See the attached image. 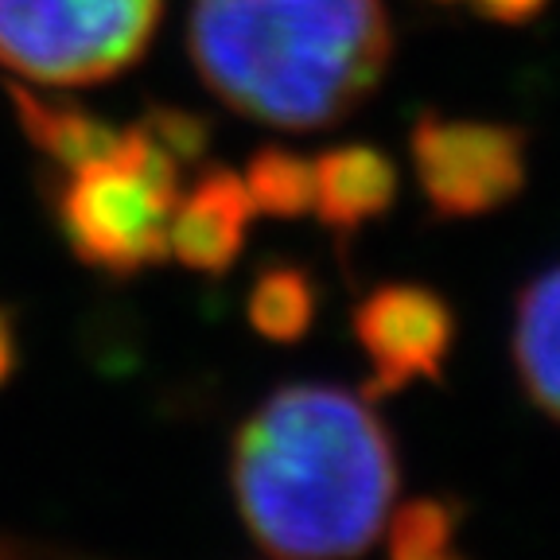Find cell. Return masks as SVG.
<instances>
[{
	"mask_svg": "<svg viewBox=\"0 0 560 560\" xmlns=\"http://www.w3.org/2000/svg\"><path fill=\"white\" fill-rule=\"evenodd\" d=\"M245 529L280 560H354L397 499V447L366 394L296 382L269 394L230 447Z\"/></svg>",
	"mask_w": 560,
	"mask_h": 560,
	"instance_id": "1",
	"label": "cell"
},
{
	"mask_svg": "<svg viewBox=\"0 0 560 560\" xmlns=\"http://www.w3.org/2000/svg\"><path fill=\"white\" fill-rule=\"evenodd\" d=\"M187 47L234 114L307 132L382 86L394 24L382 0H195Z\"/></svg>",
	"mask_w": 560,
	"mask_h": 560,
	"instance_id": "2",
	"label": "cell"
},
{
	"mask_svg": "<svg viewBox=\"0 0 560 560\" xmlns=\"http://www.w3.org/2000/svg\"><path fill=\"white\" fill-rule=\"evenodd\" d=\"M179 167L137 121L109 156L67 167L51 184V214L70 254L114 280L164 261Z\"/></svg>",
	"mask_w": 560,
	"mask_h": 560,
	"instance_id": "3",
	"label": "cell"
},
{
	"mask_svg": "<svg viewBox=\"0 0 560 560\" xmlns=\"http://www.w3.org/2000/svg\"><path fill=\"white\" fill-rule=\"evenodd\" d=\"M164 0H0V62L27 82L90 86L149 51Z\"/></svg>",
	"mask_w": 560,
	"mask_h": 560,
	"instance_id": "4",
	"label": "cell"
},
{
	"mask_svg": "<svg viewBox=\"0 0 560 560\" xmlns=\"http://www.w3.org/2000/svg\"><path fill=\"white\" fill-rule=\"evenodd\" d=\"M412 172L436 219H479L517 199L529 172V137L517 125L424 114L409 132Z\"/></svg>",
	"mask_w": 560,
	"mask_h": 560,
	"instance_id": "5",
	"label": "cell"
},
{
	"mask_svg": "<svg viewBox=\"0 0 560 560\" xmlns=\"http://www.w3.org/2000/svg\"><path fill=\"white\" fill-rule=\"evenodd\" d=\"M350 327L370 362V382L362 389L370 401L394 397L417 382H440L459 331L455 307L417 280H389L366 292Z\"/></svg>",
	"mask_w": 560,
	"mask_h": 560,
	"instance_id": "6",
	"label": "cell"
},
{
	"mask_svg": "<svg viewBox=\"0 0 560 560\" xmlns=\"http://www.w3.org/2000/svg\"><path fill=\"white\" fill-rule=\"evenodd\" d=\"M249 222L254 202L242 179L230 167H207L175 202L167 254L179 257L187 269L219 277L242 257Z\"/></svg>",
	"mask_w": 560,
	"mask_h": 560,
	"instance_id": "7",
	"label": "cell"
},
{
	"mask_svg": "<svg viewBox=\"0 0 560 560\" xmlns=\"http://www.w3.org/2000/svg\"><path fill=\"white\" fill-rule=\"evenodd\" d=\"M315 195L312 210L319 214L335 242H350L366 222L382 219L397 199V167L374 144H339L312 164Z\"/></svg>",
	"mask_w": 560,
	"mask_h": 560,
	"instance_id": "8",
	"label": "cell"
},
{
	"mask_svg": "<svg viewBox=\"0 0 560 560\" xmlns=\"http://www.w3.org/2000/svg\"><path fill=\"white\" fill-rule=\"evenodd\" d=\"M514 366L525 397L560 424V265L529 280L517 296Z\"/></svg>",
	"mask_w": 560,
	"mask_h": 560,
	"instance_id": "9",
	"label": "cell"
},
{
	"mask_svg": "<svg viewBox=\"0 0 560 560\" xmlns=\"http://www.w3.org/2000/svg\"><path fill=\"white\" fill-rule=\"evenodd\" d=\"M12 109H16V121L24 129V137L32 140L35 149L51 156L55 164L67 172V167L90 164L97 156H109V152L121 144L125 129L109 125L105 117L90 114L74 102H59V97H39L27 86H12Z\"/></svg>",
	"mask_w": 560,
	"mask_h": 560,
	"instance_id": "10",
	"label": "cell"
},
{
	"mask_svg": "<svg viewBox=\"0 0 560 560\" xmlns=\"http://www.w3.org/2000/svg\"><path fill=\"white\" fill-rule=\"evenodd\" d=\"M245 312H249V327L265 342H280V347L300 342L319 315L315 277L296 261H269L254 277Z\"/></svg>",
	"mask_w": 560,
	"mask_h": 560,
	"instance_id": "11",
	"label": "cell"
},
{
	"mask_svg": "<svg viewBox=\"0 0 560 560\" xmlns=\"http://www.w3.org/2000/svg\"><path fill=\"white\" fill-rule=\"evenodd\" d=\"M245 191L254 210L269 214V219H304L312 210L315 195V172L312 160H304L300 152L277 149V144H265L254 152V160L245 164Z\"/></svg>",
	"mask_w": 560,
	"mask_h": 560,
	"instance_id": "12",
	"label": "cell"
},
{
	"mask_svg": "<svg viewBox=\"0 0 560 560\" xmlns=\"http://www.w3.org/2000/svg\"><path fill=\"white\" fill-rule=\"evenodd\" d=\"M464 506L455 499H412L389 525V560H467L455 552Z\"/></svg>",
	"mask_w": 560,
	"mask_h": 560,
	"instance_id": "13",
	"label": "cell"
},
{
	"mask_svg": "<svg viewBox=\"0 0 560 560\" xmlns=\"http://www.w3.org/2000/svg\"><path fill=\"white\" fill-rule=\"evenodd\" d=\"M140 129L156 140L167 156H175L179 164H195L210 144V125L207 117L191 114V109H175V105H149L140 117Z\"/></svg>",
	"mask_w": 560,
	"mask_h": 560,
	"instance_id": "14",
	"label": "cell"
},
{
	"mask_svg": "<svg viewBox=\"0 0 560 560\" xmlns=\"http://www.w3.org/2000/svg\"><path fill=\"white\" fill-rule=\"evenodd\" d=\"M549 0H471V9L479 16L494 20V24H525L545 9Z\"/></svg>",
	"mask_w": 560,
	"mask_h": 560,
	"instance_id": "15",
	"label": "cell"
},
{
	"mask_svg": "<svg viewBox=\"0 0 560 560\" xmlns=\"http://www.w3.org/2000/svg\"><path fill=\"white\" fill-rule=\"evenodd\" d=\"M20 366V335H16V319L4 304H0V389L12 382Z\"/></svg>",
	"mask_w": 560,
	"mask_h": 560,
	"instance_id": "16",
	"label": "cell"
},
{
	"mask_svg": "<svg viewBox=\"0 0 560 560\" xmlns=\"http://www.w3.org/2000/svg\"><path fill=\"white\" fill-rule=\"evenodd\" d=\"M0 560H39V557H35V549H27V545H16V541H9V537H0Z\"/></svg>",
	"mask_w": 560,
	"mask_h": 560,
	"instance_id": "17",
	"label": "cell"
},
{
	"mask_svg": "<svg viewBox=\"0 0 560 560\" xmlns=\"http://www.w3.org/2000/svg\"><path fill=\"white\" fill-rule=\"evenodd\" d=\"M436 4H459V0H436ZM467 4H471V0H467Z\"/></svg>",
	"mask_w": 560,
	"mask_h": 560,
	"instance_id": "18",
	"label": "cell"
}]
</instances>
